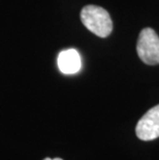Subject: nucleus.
Segmentation results:
<instances>
[{"mask_svg":"<svg viewBox=\"0 0 159 160\" xmlns=\"http://www.w3.org/2000/svg\"><path fill=\"white\" fill-rule=\"evenodd\" d=\"M135 132L142 141H153L159 138V104L150 108L140 119Z\"/></svg>","mask_w":159,"mask_h":160,"instance_id":"obj_3","label":"nucleus"},{"mask_svg":"<svg viewBox=\"0 0 159 160\" xmlns=\"http://www.w3.org/2000/svg\"><path fill=\"white\" fill-rule=\"evenodd\" d=\"M60 71L64 74H74L82 67V60L79 52L74 49L64 50L60 52L57 59Z\"/></svg>","mask_w":159,"mask_h":160,"instance_id":"obj_4","label":"nucleus"},{"mask_svg":"<svg viewBox=\"0 0 159 160\" xmlns=\"http://www.w3.org/2000/svg\"><path fill=\"white\" fill-rule=\"evenodd\" d=\"M137 55L148 65L159 64V36L152 28L141 31L137 45Z\"/></svg>","mask_w":159,"mask_h":160,"instance_id":"obj_2","label":"nucleus"},{"mask_svg":"<svg viewBox=\"0 0 159 160\" xmlns=\"http://www.w3.org/2000/svg\"><path fill=\"white\" fill-rule=\"evenodd\" d=\"M45 160H62L61 158H55V159H51V158H46Z\"/></svg>","mask_w":159,"mask_h":160,"instance_id":"obj_5","label":"nucleus"},{"mask_svg":"<svg viewBox=\"0 0 159 160\" xmlns=\"http://www.w3.org/2000/svg\"><path fill=\"white\" fill-rule=\"evenodd\" d=\"M81 21L88 30L99 37H107L113 30V22L106 9L96 5H87L81 12Z\"/></svg>","mask_w":159,"mask_h":160,"instance_id":"obj_1","label":"nucleus"}]
</instances>
